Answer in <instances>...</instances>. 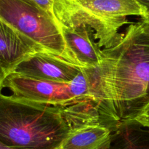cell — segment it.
I'll use <instances>...</instances> for the list:
<instances>
[{
  "label": "cell",
  "mask_w": 149,
  "mask_h": 149,
  "mask_svg": "<svg viewBox=\"0 0 149 149\" xmlns=\"http://www.w3.org/2000/svg\"><path fill=\"white\" fill-rule=\"evenodd\" d=\"M105 58L87 75L91 102L100 121L112 129L133 120L149 101V34L131 23Z\"/></svg>",
  "instance_id": "1"
},
{
  "label": "cell",
  "mask_w": 149,
  "mask_h": 149,
  "mask_svg": "<svg viewBox=\"0 0 149 149\" xmlns=\"http://www.w3.org/2000/svg\"><path fill=\"white\" fill-rule=\"evenodd\" d=\"M72 125L64 108L14 98L0 89V142L15 149H56Z\"/></svg>",
  "instance_id": "2"
},
{
  "label": "cell",
  "mask_w": 149,
  "mask_h": 149,
  "mask_svg": "<svg viewBox=\"0 0 149 149\" xmlns=\"http://www.w3.org/2000/svg\"><path fill=\"white\" fill-rule=\"evenodd\" d=\"M0 19L36 44L41 50L66 61L59 24L33 0H0Z\"/></svg>",
  "instance_id": "3"
},
{
  "label": "cell",
  "mask_w": 149,
  "mask_h": 149,
  "mask_svg": "<svg viewBox=\"0 0 149 149\" xmlns=\"http://www.w3.org/2000/svg\"><path fill=\"white\" fill-rule=\"evenodd\" d=\"M1 88L10 90L14 98L39 104L66 108L90 100L87 75L83 69L70 83L36 79L12 73L4 80Z\"/></svg>",
  "instance_id": "4"
},
{
  "label": "cell",
  "mask_w": 149,
  "mask_h": 149,
  "mask_svg": "<svg viewBox=\"0 0 149 149\" xmlns=\"http://www.w3.org/2000/svg\"><path fill=\"white\" fill-rule=\"evenodd\" d=\"M83 11L76 26H87L94 31L100 47H113L121 38L119 31L128 23L127 17H143L146 12L136 0H79ZM75 27V26H74Z\"/></svg>",
  "instance_id": "5"
},
{
  "label": "cell",
  "mask_w": 149,
  "mask_h": 149,
  "mask_svg": "<svg viewBox=\"0 0 149 149\" xmlns=\"http://www.w3.org/2000/svg\"><path fill=\"white\" fill-rule=\"evenodd\" d=\"M65 43V61L80 69H94L103 62V49L95 39L94 31L87 26H60Z\"/></svg>",
  "instance_id": "6"
},
{
  "label": "cell",
  "mask_w": 149,
  "mask_h": 149,
  "mask_svg": "<svg viewBox=\"0 0 149 149\" xmlns=\"http://www.w3.org/2000/svg\"><path fill=\"white\" fill-rule=\"evenodd\" d=\"M81 69L46 52H37L20 63L13 73L43 81L70 83Z\"/></svg>",
  "instance_id": "7"
},
{
  "label": "cell",
  "mask_w": 149,
  "mask_h": 149,
  "mask_svg": "<svg viewBox=\"0 0 149 149\" xmlns=\"http://www.w3.org/2000/svg\"><path fill=\"white\" fill-rule=\"evenodd\" d=\"M37 52L36 44L0 19V66L10 75L16 67Z\"/></svg>",
  "instance_id": "8"
},
{
  "label": "cell",
  "mask_w": 149,
  "mask_h": 149,
  "mask_svg": "<svg viewBox=\"0 0 149 149\" xmlns=\"http://www.w3.org/2000/svg\"><path fill=\"white\" fill-rule=\"evenodd\" d=\"M113 130L101 122H87L74 125L56 149H104Z\"/></svg>",
  "instance_id": "9"
},
{
  "label": "cell",
  "mask_w": 149,
  "mask_h": 149,
  "mask_svg": "<svg viewBox=\"0 0 149 149\" xmlns=\"http://www.w3.org/2000/svg\"><path fill=\"white\" fill-rule=\"evenodd\" d=\"M104 149H149V127L134 120L119 124Z\"/></svg>",
  "instance_id": "10"
},
{
  "label": "cell",
  "mask_w": 149,
  "mask_h": 149,
  "mask_svg": "<svg viewBox=\"0 0 149 149\" xmlns=\"http://www.w3.org/2000/svg\"><path fill=\"white\" fill-rule=\"evenodd\" d=\"M133 120L138 122L143 126L149 127V101L141 109V111Z\"/></svg>",
  "instance_id": "11"
},
{
  "label": "cell",
  "mask_w": 149,
  "mask_h": 149,
  "mask_svg": "<svg viewBox=\"0 0 149 149\" xmlns=\"http://www.w3.org/2000/svg\"><path fill=\"white\" fill-rule=\"evenodd\" d=\"M138 23L141 25L143 30L149 34V14H147L145 17H141V20Z\"/></svg>",
  "instance_id": "12"
},
{
  "label": "cell",
  "mask_w": 149,
  "mask_h": 149,
  "mask_svg": "<svg viewBox=\"0 0 149 149\" xmlns=\"http://www.w3.org/2000/svg\"><path fill=\"white\" fill-rule=\"evenodd\" d=\"M7 76H8V74L0 66V89H1V87H2L4 80L6 79Z\"/></svg>",
  "instance_id": "13"
},
{
  "label": "cell",
  "mask_w": 149,
  "mask_h": 149,
  "mask_svg": "<svg viewBox=\"0 0 149 149\" xmlns=\"http://www.w3.org/2000/svg\"><path fill=\"white\" fill-rule=\"evenodd\" d=\"M146 12V15L149 14V0H136Z\"/></svg>",
  "instance_id": "14"
},
{
  "label": "cell",
  "mask_w": 149,
  "mask_h": 149,
  "mask_svg": "<svg viewBox=\"0 0 149 149\" xmlns=\"http://www.w3.org/2000/svg\"><path fill=\"white\" fill-rule=\"evenodd\" d=\"M0 149H15V148H11V147L7 146L4 145V144H3L2 143L0 142Z\"/></svg>",
  "instance_id": "15"
}]
</instances>
